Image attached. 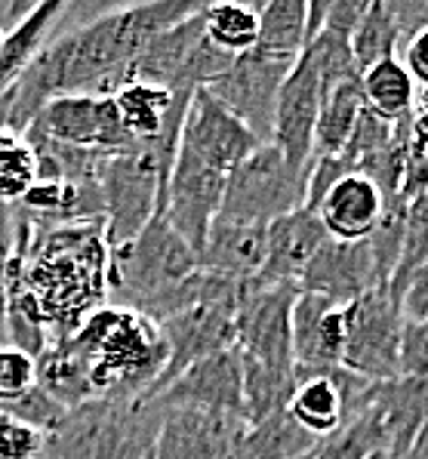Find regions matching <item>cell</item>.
Listing matches in <instances>:
<instances>
[{
    "instance_id": "6da1fadb",
    "label": "cell",
    "mask_w": 428,
    "mask_h": 459,
    "mask_svg": "<svg viewBox=\"0 0 428 459\" xmlns=\"http://www.w3.org/2000/svg\"><path fill=\"white\" fill-rule=\"evenodd\" d=\"M13 259L6 272V336L40 358L108 306V244L102 219L47 225L13 207Z\"/></svg>"
},
{
    "instance_id": "7a4b0ae2",
    "label": "cell",
    "mask_w": 428,
    "mask_h": 459,
    "mask_svg": "<svg viewBox=\"0 0 428 459\" xmlns=\"http://www.w3.org/2000/svg\"><path fill=\"white\" fill-rule=\"evenodd\" d=\"M198 0H158L108 10L44 44L25 74L0 96V133L25 136L50 99L74 93L111 96L117 77L149 40L185 22Z\"/></svg>"
},
{
    "instance_id": "3957f363",
    "label": "cell",
    "mask_w": 428,
    "mask_h": 459,
    "mask_svg": "<svg viewBox=\"0 0 428 459\" xmlns=\"http://www.w3.org/2000/svg\"><path fill=\"white\" fill-rule=\"evenodd\" d=\"M226 284H231L228 278L198 268V253L164 216H154L133 241L108 250V296L115 306L133 308L154 324L185 312Z\"/></svg>"
},
{
    "instance_id": "277c9868",
    "label": "cell",
    "mask_w": 428,
    "mask_h": 459,
    "mask_svg": "<svg viewBox=\"0 0 428 459\" xmlns=\"http://www.w3.org/2000/svg\"><path fill=\"white\" fill-rule=\"evenodd\" d=\"M65 342L87 377L93 401H142L167 364L158 324L121 306H102Z\"/></svg>"
},
{
    "instance_id": "5b68a950",
    "label": "cell",
    "mask_w": 428,
    "mask_h": 459,
    "mask_svg": "<svg viewBox=\"0 0 428 459\" xmlns=\"http://www.w3.org/2000/svg\"><path fill=\"white\" fill-rule=\"evenodd\" d=\"M164 411L142 401H87L47 437L44 459H158Z\"/></svg>"
},
{
    "instance_id": "8992f818",
    "label": "cell",
    "mask_w": 428,
    "mask_h": 459,
    "mask_svg": "<svg viewBox=\"0 0 428 459\" xmlns=\"http://www.w3.org/2000/svg\"><path fill=\"white\" fill-rule=\"evenodd\" d=\"M201 13L203 6L194 16H188L185 22L167 28L154 40H149L142 47V53L121 72L115 90L130 81H142V83H154V87H164L167 93L192 96L194 90L216 81L231 65L235 56L219 53V49L210 44L207 34H203Z\"/></svg>"
},
{
    "instance_id": "52a82bcc",
    "label": "cell",
    "mask_w": 428,
    "mask_h": 459,
    "mask_svg": "<svg viewBox=\"0 0 428 459\" xmlns=\"http://www.w3.org/2000/svg\"><path fill=\"white\" fill-rule=\"evenodd\" d=\"M308 169L293 167L271 143L259 145L226 179L222 219L250 225H271L305 207Z\"/></svg>"
},
{
    "instance_id": "ba28073f",
    "label": "cell",
    "mask_w": 428,
    "mask_h": 459,
    "mask_svg": "<svg viewBox=\"0 0 428 459\" xmlns=\"http://www.w3.org/2000/svg\"><path fill=\"white\" fill-rule=\"evenodd\" d=\"M237 296H241V284H226L207 299L188 306L185 312L167 317L158 324L160 336L167 345V364L160 379L151 385V392L142 398V404L158 398L167 385L176 377L188 370V367L207 361V358L219 355V351L235 349V315H237Z\"/></svg>"
},
{
    "instance_id": "9c48e42d",
    "label": "cell",
    "mask_w": 428,
    "mask_h": 459,
    "mask_svg": "<svg viewBox=\"0 0 428 459\" xmlns=\"http://www.w3.org/2000/svg\"><path fill=\"white\" fill-rule=\"evenodd\" d=\"M401 312L385 287L364 293L346 306V349L342 367L367 383H391L401 377Z\"/></svg>"
},
{
    "instance_id": "30bf717a",
    "label": "cell",
    "mask_w": 428,
    "mask_h": 459,
    "mask_svg": "<svg viewBox=\"0 0 428 459\" xmlns=\"http://www.w3.org/2000/svg\"><path fill=\"white\" fill-rule=\"evenodd\" d=\"M25 136H40L96 154H124L136 148V139L124 126L115 99L99 93L50 99Z\"/></svg>"
},
{
    "instance_id": "8fae6325",
    "label": "cell",
    "mask_w": 428,
    "mask_h": 459,
    "mask_svg": "<svg viewBox=\"0 0 428 459\" xmlns=\"http://www.w3.org/2000/svg\"><path fill=\"white\" fill-rule=\"evenodd\" d=\"M296 284H241L235 315V349L244 358L271 367H293L290 321L296 306Z\"/></svg>"
},
{
    "instance_id": "7c38bea8",
    "label": "cell",
    "mask_w": 428,
    "mask_h": 459,
    "mask_svg": "<svg viewBox=\"0 0 428 459\" xmlns=\"http://www.w3.org/2000/svg\"><path fill=\"white\" fill-rule=\"evenodd\" d=\"M293 65L296 62L271 59V56L250 49L244 56H235L226 72L216 81H210L203 90L219 105H226L237 121L247 124L259 136V143H271L278 96L287 74L293 72Z\"/></svg>"
},
{
    "instance_id": "4fadbf2b",
    "label": "cell",
    "mask_w": 428,
    "mask_h": 459,
    "mask_svg": "<svg viewBox=\"0 0 428 459\" xmlns=\"http://www.w3.org/2000/svg\"><path fill=\"white\" fill-rule=\"evenodd\" d=\"M226 179V173L203 164L198 154H192L188 148L179 145L176 160H173L170 169V182H167L164 219L194 253H201L210 225L216 222V216L222 210Z\"/></svg>"
},
{
    "instance_id": "5bb4252c",
    "label": "cell",
    "mask_w": 428,
    "mask_h": 459,
    "mask_svg": "<svg viewBox=\"0 0 428 459\" xmlns=\"http://www.w3.org/2000/svg\"><path fill=\"white\" fill-rule=\"evenodd\" d=\"M179 145L198 154L203 164L216 167L219 173H231L237 164L250 158L259 145V136L247 124H241L235 115L219 105L207 90H194L192 102H188L185 121L179 130Z\"/></svg>"
},
{
    "instance_id": "9a60e30c",
    "label": "cell",
    "mask_w": 428,
    "mask_h": 459,
    "mask_svg": "<svg viewBox=\"0 0 428 459\" xmlns=\"http://www.w3.org/2000/svg\"><path fill=\"white\" fill-rule=\"evenodd\" d=\"M247 426L244 416L173 407L160 422L158 459H241Z\"/></svg>"
},
{
    "instance_id": "2e32d148",
    "label": "cell",
    "mask_w": 428,
    "mask_h": 459,
    "mask_svg": "<svg viewBox=\"0 0 428 459\" xmlns=\"http://www.w3.org/2000/svg\"><path fill=\"white\" fill-rule=\"evenodd\" d=\"M149 404H160L164 411L185 407V411L228 413L244 416V361L241 351L228 349L207 361L188 367L182 377L173 379L164 392Z\"/></svg>"
},
{
    "instance_id": "e0dca14e",
    "label": "cell",
    "mask_w": 428,
    "mask_h": 459,
    "mask_svg": "<svg viewBox=\"0 0 428 459\" xmlns=\"http://www.w3.org/2000/svg\"><path fill=\"white\" fill-rule=\"evenodd\" d=\"M321 102H324V87H321V77L314 72L312 59L303 53L280 87L275 130H271V145L299 169L312 167Z\"/></svg>"
},
{
    "instance_id": "ac0fdd59",
    "label": "cell",
    "mask_w": 428,
    "mask_h": 459,
    "mask_svg": "<svg viewBox=\"0 0 428 459\" xmlns=\"http://www.w3.org/2000/svg\"><path fill=\"white\" fill-rule=\"evenodd\" d=\"M299 293L324 296L336 306H352L364 293L376 290L379 274L367 241H330L321 247L299 274Z\"/></svg>"
},
{
    "instance_id": "d6986e66",
    "label": "cell",
    "mask_w": 428,
    "mask_h": 459,
    "mask_svg": "<svg viewBox=\"0 0 428 459\" xmlns=\"http://www.w3.org/2000/svg\"><path fill=\"white\" fill-rule=\"evenodd\" d=\"M293 367L296 377L305 373H327L342 367L346 349V306L324 299V296L299 293L290 321Z\"/></svg>"
},
{
    "instance_id": "ffe728a7",
    "label": "cell",
    "mask_w": 428,
    "mask_h": 459,
    "mask_svg": "<svg viewBox=\"0 0 428 459\" xmlns=\"http://www.w3.org/2000/svg\"><path fill=\"white\" fill-rule=\"evenodd\" d=\"M296 392L290 401V413L308 435H314L318 441L336 435L352 411L361 401V394L367 392V379L348 373L346 367H336L327 373H305L296 377Z\"/></svg>"
},
{
    "instance_id": "44dd1931",
    "label": "cell",
    "mask_w": 428,
    "mask_h": 459,
    "mask_svg": "<svg viewBox=\"0 0 428 459\" xmlns=\"http://www.w3.org/2000/svg\"><path fill=\"white\" fill-rule=\"evenodd\" d=\"M330 241L324 222L314 210H296L280 216L265 229V265L259 272V284H299V274L312 263V256Z\"/></svg>"
},
{
    "instance_id": "7402d4cb",
    "label": "cell",
    "mask_w": 428,
    "mask_h": 459,
    "mask_svg": "<svg viewBox=\"0 0 428 459\" xmlns=\"http://www.w3.org/2000/svg\"><path fill=\"white\" fill-rule=\"evenodd\" d=\"M265 229L269 225H250L216 216L198 253V268L235 281V284L256 281L265 265Z\"/></svg>"
},
{
    "instance_id": "603a6c76",
    "label": "cell",
    "mask_w": 428,
    "mask_h": 459,
    "mask_svg": "<svg viewBox=\"0 0 428 459\" xmlns=\"http://www.w3.org/2000/svg\"><path fill=\"white\" fill-rule=\"evenodd\" d=\"M314 213L333 241H367L385 213V201L367 176L348 173L324 195Z\"/></svg>"
},
{
    "instance_id": "cb8c5ba5",
    "label": "cell",
    "mask_w": 428,
    "mask_h": 459,
    "mask_svg": "<svg viewBox=\"0 0 428 459\" xmlns=\"http://www.w3.org/2000/svg\"><path fill=\"white\" fill-rule=\"evenodd\" d=\"M192 96L167 93L164 87H154V83L142 81H130L111 93L117 111H121L124 126L130 130V136L136 143H151V139L164 136L173 126H182Z\"/></svg>"
},
{
    "instance_id": "d4e9b609",
    "label": "cell",
    "mask_w": 428,
    "mask_h": 459,
    "mask_svg": "<svg viewBox=\"0 0 428 459\" xmlns=\"http://www.w3.org/2000/svg\"><path fill=\"white\" fill-rule=\"evenodd\" d=\"M62 13H65L62 0H44V4H34L31 10L6 31L4 49H0V96L25 74L31 59L44 49L47 31H50V25Z\"/></svg>"
},
{
    "instance_id": "484cf974",
    "label": "cell",
    "mask_w": 428,
    "mask_h": 459,
    "mask_svg": "<svg viewBox=\"0 0 428 459\" xmlns=\"http://www.w3.org/2000/svg\"><path fill=\"white\" fill-rule=\"evenodd\" d=\"M244 420L262 422L290 411L296 392V367H271L244 358Z\"/></svg>"
},
{
    "instance_id": "4316f807",
    "label": "cell",
    "mask_w": 428,
    "mask_h": 459,
    "mask_svg": "<svg viewBox=\"0 0 428 459\" xmlns=\"http://www.w3.org/2000/svg\"><path fill=\"white\" fill-rule=\"evenodd\" d=\"M305 0H269L259 6V40L253 49L271 59L296 62L305 49Z\"/></svg>"
},
{
    "instance_id": "83f0119b",
    "label": "cell",
    "mask_w": 428,
    "mask_h": 459,
    "mask_svg": "<svg viewBox=\"0 0 428 459\" xmlns=\"http://www.w3.org/2000/svg\"><path fill=\"white\" fill-rule=\"evenodd\" d=\"M361 93L364 105L391 124L410 117L413 105H416V83H413L410 72H407L398 56L376 62L373 68H367L361 74Z\"/></svg>"
},
{
    "instance_id": "f1b7e54d",
    "label": "cell",
    "mask_w": 428,
    "mask_h": 459,
    "mask_svg": "<svg viewBox=\"0 0 428 459\" xmlns=\"http://www.w3.org/2000/svg\"><path fill=\"white\" fill-rule=\"evenodd\" d=\"M364 111V93H361V77L348 83H339L324 96L318 111V126H314V158H336L342 154L348 136H352L357 117Z\"/></svg>"
},
{
    "instance_id": "f546056e",
    "label": "cell",
    "mask_w": 428,
    "mask_h": 459,
    "mask_svg": "<svg viewBox=\"0 0 428 459\" xmlns=\"http://www.w3.org/2000/svg\"><path fill=\"white\" fill-rule=\"evenodd\" d=\"M318 444V437L308 435L290 413H278L271 420L250 422L241 459H303Z\"/></svg>"
},
{
    "instance_id": "4dcf8cb0",
    "label": "cell",
    "mask_w": 428,
    "mask_h": 459,
    "mask_svg": "<svg viewBox=\"0 0 428 459\" xmlns=\"http://www.w3.org/2000/svg\"><path fill=\"white\" fill-rule=\"evenodd\" d=\"M203 34L219 53L244 56L259 40V10L244 4H203Z\"/></svg>"
},
{
    "instance_id": "1f68e13d",
    "label": "cell",
    "mask_w": 428,
    "mask_h": 459,
    "mask_svg": "<svg viewBox=\"0 0 428 459\" xmlns=\"http://www.w3.org/2000/svg\"><path fill=\"white\" fill-rule=\"evenodd\" d=\"M401 49V28L391 16L389 0H370L367 13L361 16L352 34V56L357 72H367L376 62L395 59Z\"/></svg>"
},
{
    "instance_id": "d6a6232c",
    "label": "cell",
    "mask_w": 428,
    "mask_h": 459,
    "mask_svg": "<svg viewBox=\"0 0 428 459\" xmlns=\"http://www.w3.org/2000/svg\"><path fill=\"white\" fill-rule=\"evenodd\" d=\"M38 182V158L25 136L0 133V204L16 207Z\"/></svg>"
},
{
    "instance_id": "836d02e7",
    "label": "cell",
    "mask_w": 428,
    "mask_h": 459,
    "mask_svg": "<svg viewBox=\"0 0 428 459\" xmlns=\"http://www.w3.org/2000/svg\"><path fill=\"white\" fill-rule=\"evenodd\" d=\"M38 385L34 358L19 351L16 345H0V411L25 398Z\"/></svg>"
},
{
    "instance_id": "e575fe53",
    "label": "cell",
    "mask_w": 428,
    "mask_h": 459,
    "mask_svg": "<svg viewBox=\"0 0 428 459\" xmlns=\"http://www.w3.org/2000/svg\"><path fill=\"white\" fill-rule=\"evenodd\" d=\"M391 139H395V124L385 121V117H379L376 111H370L367 105H364V111H361V117H357L352 136H348L346 148H342V158H346L348 164L357 169L361 160H367L370 154L382 152Z\"/></svg>"
},
{
    "instance_id": "d590c367",
    "label": "cell",
    "mask_w": 428,
    "mask_h": 459,
    "mask_svg": "<svg viewBox=\"0 0 428 459\" xmlns=\"http://www.w3.org/2000/svg\"><path fill=\"white\" fill-rule=\"evenodd\" d=\"M47 450V435L28 426L19 416L0 411V459H40Z\"/></svg>"
},
{
    "instance_id": "8d00e7d4",
    "label": "cell",
    "mask_w": 428,
    "mask_h": 459,
    "mask_svg": "<svg viewBox=\"0 0 428 459\" xmlns=\"http://www.w3.org/2000/svg\"><path fill=\"white\" fill-rule=\"evenodd\" d=\"M401 377L428 379V324H404V330H401Z\"/></svg>"
},
{
    "instance_id": "74e56055",
    "label": "cell",
    "mask_w": 428,
    "mask_h": 459,
    "mask_svg": "<svg viewBox=\"0 0 428 459\" xmlns=\"http://www.w3.org/2000/svg\"><path fill=\"white\" fill-rule=\"evenodd\" d=\"M13 207L0 204V345H10L6 336V272L13 259Z\"/></svg>"
},
{
    "instance_id": "f35d334b",
    "label": "cell",
    "mask_w": 428,
    "mask_h": 459,
    "mask_svg": "<svg viewBox=\"0 0 428 459\" xmlns=\"http://www.w3.org/2000/svg\"><path fill=\"white\" fill-rule=\"evenodd\" d=\"M398 312H401L404 324H428V265H423L407 281Z\"/></svg>"
},
{
    "instance_id": "ab89813d",
    "label": "cell",
    "mask_w": 428,
    "mask_h": 459,
    "mask_svg": "<svg viewBox=\"0 0 428 459\" xmlns=\"http://www.w3.org/2000/svg\"><path fill=\"white\" fill-rule=\"evenodd\" d=\"M423 195H428V154L419 152L410 143L404 158V173H401V201L410 207L413 201H419Z\"/></svg>"
},
{
    "instance_id": "60d3db41",
    "label": "cell",
    "mask_w": 428,
    "mask_h": 459,
    "mask_svg": "<svg viewBox=\"0 0 428 459\" xmlns=\"http://www.w3.org/2000/svg\"><path fill=\"white\" fill-rule=\"evenodd\" d=\"M370 0H330L327 4V16H324V28L321 31H333L342 34V38L352 40L357 22L367 13Z\"/></svg>"
},
{
    "instance_id": "b9f144b4",
    "label": "cell",
    "mask_w": 428,
    "mask_h": 459,
    "mask_svg": "<svg viewBox=\"0 0 428 459\" xmlns=\"http://www.w3.org/2000/svg\"><path fill=\"white\" fill-rule=\"evenodd\" d=\"M404 49V68L410 72L413 77V83H419V87H425V93H428V28L425 31H419V34H413L407 44H401Z\"/></svg>"
},
{
    "instance_id": "7bdbcfd3",
    "label": "cell",
    "mask_w": 428,
    "mask_h": 459,
    "mask_svg": "<svg viewBox=\"0 0 428 459\" xmlns=\"http://www.w3.org/2000/svg\"><path fill=\"white\" fill-rule=\"evenodd\" d=\"M407 126H410V143L428 154V93L416 99L410 117H407Z\"/></svg>"
},
{
    "instance_id": "ee69618b",
    "label": "cell",
    "mask_w": 428,
    "mask_h": 459,
    "mask_svg": "<svg viewBox=\"0 0 428 459\" xmlns=\"http://www.w3.org/2000/svg\"><path fill=\"white\" fill-rule=\"evenodd\" d=\"M401 459H428V429L419 435V441L410 447V454H404Z\"/></svg>"
},
{
    "instance_id": "f6af8a7d",
    "label": "cell",
    "mask_w": 428,
    "mask_h": 459,
    "mask_svg": "<svg viewBox=\"0 0 428 459\" xmlns=\"http://www.w3.org/2000/svg\"><path fill=\"white\" fill-rule=\"evenodd\" d=\"M4 40H6V34H4V31H0V49H4Z\"/></svg>"
},
{
    "instance_id": "bcb514c9",
    "label": "cell",
    "mask_w": 428,
    "mask_h": 459,
    "mask_svg": "<svg viewBox=\"0 0 428 459\" xmlns=\"http://www.w3.org/2000/svg\"><path fill=\"white\" fill-rule=\"evenodd\" d=\"M312 454H314V450H312ZM312 454H308V456H303V459H312Z\"/></svg>"
}]
</instances>
